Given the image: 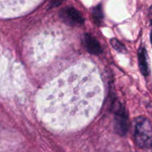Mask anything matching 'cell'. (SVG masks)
<instances>
[{
  "label": "cell",
  "instance_id": "1",
  "mask_svg": "<svg viewBox=\"0 0 152 152\" xmlns=\"http://www.w3.org/2000/svg\"><path fill=\"white\" fill-rule=\"evenodd\" d=\"M134 138L139 148L148 149L152 146V126L145 117H139L135 120Z\"/></svg>",
  "mask_w": 152,
  "mask_h": 152
},
{
  "label": "cell",
  "instance_id": "2",
  "mask_svg": "<svg viewBox=\"0 0 152 152\" xmlns=\"http://www.w3.org/2000/svg\"><path fill=\"white\" fill-rule=\"evenodd\" d=\"M115 112V129L119 134L125 135L128 129V117L125 108L119 102H116L114 105Z\"/></svg>",
  "mask_w": 152,
  "mask_h": 152
},
{
  "label": "cell",
  "instance_id": "3",
  "mask_svg": "<svg viewBox=\"0 0 152 152\" xmlns=\"http://www.w3.org/2000/svg\"><path fill=\"white\" fill-rule=\"evenodd\" d=\"M60 17L63 22L72 26L83 25V18L80 12L72 7H66L60 12Z\"/></svg>",
  "mask_w": 152,
  "mask_h": 152
},
{
  "label": "cell",
  "instance_id": "4",
  "mask_svg": "<svg viewBox=\"0 0 152 152\" xmlns=\"http://www.w3.org/2000/svg\"><path fill=\"white\" fill-rule=\"evenodd\" d=\"M83 44L86 50L91 54L98 55L102 52L101 47L98 40L92 37L90 34H85L83 37Z\"/></svg>",
  "mask_w": 152,
  "mask_h": 152
},
{
  "label": "cell",
  "instance_id": "5",
  "mask_svg": "<svg viewBox=\"0 0 152 152\" xmlns=\"http://www.w3.org/2000/svg\"><path fill=\"white\" fill-rule=\"evenodd\" d=\"M138 61L139 67L141 73L145 77H147L149 74V68L148 64L147 51L144 47H141L138 51Z\"/></svg>",
  "mask_w": 152,
  "mask_h": 152
},
{
  "label": "cell",
  "instance_id": "6",
  "mask_svg": "<svg viewBox=\"0 0 152 152\" xmlns=\"http://www.w3.org/2000/svg\"><path fill=\"white\" fill-rule=\"evenodd\" d=\"M92 14L94 22L98 25H101V20L103 19V13L101 4H98V5H97L96 7L92 9Z\"/></svg>",
  "mask_w": 152,
  "mask_h": 152
},
{
  "label": "cell",
  "instance_id": "7",
  "mask_svg": "<svg viewBox=\"0 0 152 152\" xmlns=\"http://www.w3.org/2000/svg\"><path fill=\"white\" fill-rule=\"evenodd\" d=\"M110 44H111V45L113 46L118 52L124 53V52H125V50H126L125 45H124L121 42L116 39H112L110 40Z\"/></svg>",
  "mask_w": 152,
  "mask_h": 152
},
{
  "label": "cell",
  "instance_id": "8",
  "mask_svg": "<svg viewBox=\"0 0 152 152\" xmlns=\"http://www.w3.org/2000/svg\"><path fill=\"white\" fill-rule=\"evenodd\" d=\"M151 44H152V32L151 34Z\"/></svg>",
  "mask_w": 152,
  "mask_h": 152
},
{
  "label": "cell",
  "instance_id": "9",
  "mask_svg": "<svg viewBox=\"0 0 152 152\" xmlns=\"http://www.w3.org/2000/svg\"><path fill=\"white\" fill-rule=\"evenodd\" d=\"M150 11L151 12V13H152V5H151V8H150Z\"/></svg>",
  "mask_w": 152,
  "mask_h": 152
},
{
  "label": "cell",
  "instance_id": "10",
  "mask_svg": "<svg viewBox=\"0 0 152 152\" xmlns=\"http://www.w3.org/2000/svg\"><path fill=\"white\" fill-rule=\"evenodd\" d=\"M151 24H152V20H151Z\"/></svg>",
  "mask_w": 152,
  "mask_h": 152
}]
</instances>
